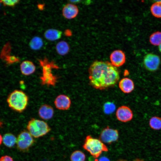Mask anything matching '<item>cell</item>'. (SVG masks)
I'll list each match as a JSON object with an SVG mask.
<instances>
[{"label": "cell", "mask_w": 161, "mask_h": 161, "mask_svg": "<svg viewBox=\"0 0 161 161\" xmlns=\"http://www.w3.org/2000/svg\"><path fill=\"white\" fill-rule=\"evenodd\" d=\"M159 50L161 52V44L159 45Z\"/></svg>", "instance_id": "4dcf8cb0"}, {"label": "cell", "mask_w": 161, "mask_h": 161, "mask_svg": "<svg viewBox=\"0 0 161 161\" xmlns=\"http://www.w3.org/2000/svg\"><path fill=\"white\" fill-rule=\"evenodd\" d=\"M81 1L80 0H75V1H73V0H71L70 1L71 3H80V1Z\"/></svg>", "instance_id": "83f0119b"}, {"label": "cell", "mask_w": 161, "mask_h": 161, "mask_svg": "<svg viewBox=\"0 0 161 161\" xmlns=\"http://www.w3.org/2000/svg\"><path fill=\"white\" fill-rule=\"evenodd\" d=\"M119 87L124 93H129L134 89V84L133 81L128 78H124L119 82Z\"/></svg>", "instance_id": "5bb4252c"}, {"label": "cell", "mask_w": 161, "mask_h": 161, "mask_svg": "<svg viewBox=\"0 0 161 161\" xmlns=\"http://www.w3.org/2000/svg\"><path fill=\"white\" fill-rule=\"evenodd\" d=\"M151 11L152 15L155 17L161 18V1H156V2L152 4L151 7Z\"/></svg>", "instance_id": "ffe728a7"}, {"label": "cell", "mask_w": 161, "mask_h": 161, "mask_svg": "<svg viewBox=\"0 0 161 161\" xmlns=\"http://www.w3.org/2000/svg\"><path fill=\"white\" fill-rule=\"evenodd\" d=\"M28 101L27 95L23 91L17 90L11 93L7 100L9 106L19 112H22L26 109Z\"/></svg>", "instance_id": "7a4b0ae2"}, {"label": "cell", "mask_w": 161, "mask_h": 161, "mask_svg": "<svg viewBox=\"0 0 161 161\" xmlns=\"http://www.w3.org/2000/svg\"><path fill=\"white\" fill-rule=\"evenodd\" d=\"M4 144L7 147L11 148L15 145L17 142V138L12 133H8L4 135L2 138Z\"/></svg>", "instance_id": "ac0fdd59"}, {"label": "cell", "mask_w": 161, "mask_h": 161, "mask_svg": "<svg viewBox=\"0 0 161 161\" xmlns=\"http://www.w3.org/2000/svg\"><path fill=\"white\" fill-rule=\"evenodd\" d=\"M62 32L58 30L50 29L46 30L44 33V36L47 40L55 41L60 39L61 36Z\"/></svg>", "instance_id": "2e32d148"}, {"label": "cell", "mask_w": 161, "mask_h": 161, "mask_svg": "<svg viewBox=\"0 0 161 161\" xmlns=\"http://www.w3.org/2000/svg\"><path fill=\"white\" fill-rule=\"evenodd\" d=\"M54 111L52 107L47 104H44L40 107L38 114L42 119L48 120L52 118L54 115Z\"/></svg>", "instance_id": "4fadbf2b"}, {"label": "cell", "mask_w": 161, "mask_h": 161, "mask_svg": "<svg viewBox=\"0 0 161 161\" xmlns=\"http://www.w3.org/2000/svg\"><path fill=\"white\" fill-rule=\"evenodd\" d=\"M89 73L90 85L100 90L114 86L120 79L118 69L107 61H95L90 65Z\"/></svg>", "instance_id": "6da1fadb"}, {"label": "cell", "mask_w": 161, "mask_h": 161, "mask_svg": "<svg viewBox=\"0 0 161 161\" xmlns=\"http://www.w3.org/2000/svg\"><path fill=\"white\" fill-rule=\"evenodd\" d=\"M46 61L47 60L44 61L39 60L42 68V73L40 77L41 83L42 85L54 86L57 81L58 78L52 73V68L58 66L54 65L52 66L53 64L48 63Z\"/></svg>", "instance_id": "5b68a950"}, {"label": "cell", "mask_w": 161, "mask_h": 161, "mask_svg": "<svg viewBox=\"0 0 161 161\" xmlns=\"http://www.w3.org/2000/svg\"><path fill=\"white\" fill-rule=\"evenodd\" d=\"M110 58L112 64L117 67L122 66L126 61L124 53L120 50L113 51L111 54Z\"/></svg>", "instance_id": "30bf717a"}, {"label": "cell", "mask_w": 161, "mask_h": 161, "mask_svg": "<svg viewBox=\"0 0 161 161\" xmlns=\"http://www.w3.org/2000/svg\"><path fill=\"white\" fill-rule=\"evenodd\" d=\"M116 116L119 121L126 122L132 120L133 117L132 112L131 109L126 106L119 107L116 112Z\"/></svg>", "instance_id": "9c48e42d"}, {"label": "cell", "mask_w": 161, "mask_h": 161, "mask_svg": "<svg viewBox=\"0 0 161 161\" xmlns=\"http://www.w3.org/2000/svg\"><path fill=\"white\" fill-rule=\"evenodd\" d=\"M21 73L25 75H29L33 73L35 70V67L34 64L29 61H25L20 65Z\"/></svg>", "instance_id": "9a60e30c"}, {"label": "cell", "mask_w": 161, "mask_h": 161, "mask_svg": "<svg viewBox=\"0 0 161 161\" xmlns=\"http://www.w3.org/2000/svg\"><path fill=\"white\" fill-rule=\"evenodd\" d=\"M132 161H145L139 158H136Z\"/></svg>", "instance_id": "f1b7e54d"}, {"label": "cell", "mask_w": 161, "mask_h": 161, "mask_svg": "<svg viewBox=\"0 0 161 161\" xmlns=\"http://www.w3.org/2000/svg\"><path fill=\"white\" fill-rule=\"evenodd\" d=\"M34 142L33 137L26 130L21 132L17 139V147L20 151H27Z\"/></svg>", "instance_id": "8992f818"}, {"label": "cell", "mask_w": 161, "mask_h": 161, "mask_svg": "<svg viewBox=\"0 0 161 161\" xmlns=\"http://www.w3.org/2000/svg\"><path fill=\"white\" fill-rule=\"evenodd\" d=\"M27 128L31 135L36 138L45 135L51 130L46 122L33 118L28 122Z\"/></svg>", "instance_id": "277c9868"}, {"label": "cell", "mask_w": 161, "mask_h": 161, "mask_svg": "<svg viewBox=\"0 0 161 161\" xmlns=\"http://www.w3.org/2000/svg\"><path fill=\"white\" fill-rule=\"evenodd\" d=\"M99 161H110L109 159L107 157H103L100 158Z\"/></svg>", "instance_id": "4316f807"}, {"label": "cell", "mask_w": 161, "mask_h": 161, "mask_svg": "<svg viewBox=\"0 0 161 161\" xmlns=\"http://www.w3.org/2000/svg\"><path fill=\"white\" fill-rule=\"evenodd\" d=\"M118 137V131L110 128L108 126L102 130L99 139L103 143L110 144L117 141Z\"/></svg>", "instance_id": "52a82bcc"}, {"label": "cell", "mask_w": 161, "mask_h": 161, "mask_svg": "<svg viewBox=\"0 0 161 161\" xmlns=\"http://www.w3.org/2000/svg\"><path fill=\"white\" fill-rule=\"evenodd\" d=\"M54 104L57 109L66 110L69 108L71 101L69 97L67 95H61L56 97L54 101Z\"/></svg>", "instance_id": "8fae6325"}, {"label": "cell", "mask_w": 161, "mask_h": 161, "mask_svg": "<svg viewBox=\"0 0 161 161\" xmlns=\"http://www.w3.org/2000/svg\"><path fill=\"white\" fill-rule=\"evenodd\" d=\"M160 60L157 55L151 53L146 55L144 57L143 63L147 70L154 72L157 70L159 66Z\"/></svg>", "instance_id": "ba28073f"}, {"label": "cell", "mask_w": 161, "mask_h": 161, "mask_svg": "<svg viewBox=\"0 0 161 161\" xmlns=\"http://www.w3.org/2000/svg\"><path fill=\"white\" fill-rule=\"evenodd\" d=\"M161 1V0H160Z\"/></svg>", "instance_id": "1f68e13d"}, {"label": "cell", "mask_w": 161, "mask_h": 161, "mask_svg": "<svg viewBox=\"0 0 161 161\" xmlns=\"http://www.w3.org/2000/svg\"><path fill=\"white\" fill-rule=\"evenodd\" d=\"M56 49L59 55H64L69 52V46L66 42L62 41H59L56 44Z\"/></svg>", "instance_id": "e0dca14e"}, {"label": "cell", "mask_w": 161, "mask_h": 161, "mask_svg": "<svg viewBox=\"0 0 161 161\" xmlns=\"http://www.w3.org/2000/svg\"><path fill=\"white\" fill-rule=\"evenodd\" d=\"M19 1V0H1L0 1L5 6H14Z\"/></svg>", "instance_id": "d4e9b609"}, {"label": "cell", "mask_w": 161, "mask_h": 161, "mask_svg": "<svg viewBox=\"0 0 161 161\" xmlns=\"http://www.w3.org/2000/svg\"><path fill=\"white\" fill-rule=\"evenodd\" d=\"M114 105L111 102H107L105 104L104 106V112L106 114L112 113L115 109Z\"/></svg>", "instance_id": "cb8c5ba5"}, {"label": "cell", "mask_w": 161, "mask_h": 161, "mask_svg": "<svg viewBox=\"0 0 161 161\" xmlns=\"http://www.w3.org/2000/svg\"><path fill=\"white\" fill-rule=\"evenodd\" d=\"M150 41L153 45L159 46L161 44V32L158 31L152 34L150 37Z\"/></svg>", "instance_id": "603a6c76"}, {"label": "cell", "mask_w": 161, "mask_h": 161, "mask_svg": "<svg viewBox=\"0 0 161 161\" xmlns=\"http://www.w3.org/2000/svg\"><path fill=\"white\" fill-rule=\"evenodd\" d=\"M83 146L95 158L99 157L103 152L108 151V148L103 142L90 135L86 137Z\"/></svg>", "instance_id": "3957f363"}, {"label": "cell", "mask_w": 161, "mask_h": 161, "mask_svg": "<svg viewBox=\"0 0 161 161\" xmlns=\"http://www.w3.org/2000/svg\"><path fill=\"white\" fill-rule=\"evenodd\" d=\"M149 125L151 128L156 130L161 129V118L157 116L151 117L149 121Z\"/></svg>", "instance_id": "44dd1931"}, {"label": "cell", "mask_w": 161, "mask_h": 161, "mask_svg": "<svg viewBox=\"0 0 161 161\" xmlns=\"http://www.w3.org/2000/svg\"><path fill=\"white\" fill-rule=\"evenodd\" d=\"M2 141V138L1 137V136L0 134V145Z\"/></svg>", "instance_id": "f546056e"}, {"label": "cell", "mask_w": 161, "mask_h": 161, "mask_svg": "<svg viewBox=\"0 0 161 161\" xmlns=\"http://www.w3.org/2000/svg\"><path fill=\"white\" fill-rule=\"evenodd\" d=\"M43 44V40L41 38L38 36H35L30 41L29 45L32 49L37 50L41 48Z\"/></svg>", "instance_id": "d6986e66"}, {"label": "cell", "mask_w": 161, "mask_h": 161, "mask_svg": "<svg viewBox=\"0 0 161 161\" xmlns=\"http://www.w3.org/2000/svg\"><path fill=\"white\" fill-rule=\"evenodd\" d=\"M63 16L66 19H72L75 17L78 13V7L74 4H68L62 10Z\"/></svg>", "instance_id": "7c38bea8"}, {"label": "cell", "mask_w": 161, "mask_h": 161, "mask_svg": "<svg viewBox=\"0 0 161 161\" xmlns=\"http://www.w3.org/2000/svg\"><path fill=\"white\" fill-rule=\"evenodd\" d=\"M70 158L71 161H85L86 156L81 151L76 150L72 152Z\"/></svg>", "instance_id": "7402d4cb"}, {"label": "cell", "mask_w": 161, "mask_h": 161, "mask_svg": "<svg viewBox=\"0 0 161 161\" xmlns=\"http://www.w3.org/2000/svg\"><path fill=\"white\" fill-rule=\"evenodd\" d=\"M0 161H13V160L11 157L6 155L1 157L0 158Z\"/></svg>", "instance_id": "484cf974"}]
</instances>
